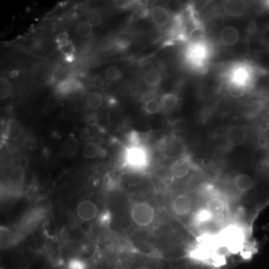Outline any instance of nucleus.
I'll return each instance as SVG.
<instances>
[{
    "label": "nucleus",
    "mask_w": 269,
    "mask_h": 269,
    "mask_svg": "<svg viewBox=\"0 0 269 269\" xmlns=\"http://www.w3.org/2000/svg\"><path fill=\"white\" fill-rule=\"evenodd\" d=\"M164 154L168 159H178L186 156V146L179 138H172L164 148Z\"/></svg>",
    "instance_id": "nucleus-7"
},
{
    "label": "nucleus",
    "mask_w": 269,
    "mask_h": 269,
    "mask_svg": "<svg viewBox=\"0 0 269 269\" xmlns=\"http://www.w3.org/2000/svg\"><path fill=\"white\" fill-rule=\"evenodd\" d=\"M144 81L151 87H156L162 83V76L156 70H150L144 76Z\"/></svg>",
    "instance_id": "nucleus-20"
},
{
    "label": "nucleus",
    "mask_w": 269,
    "mask_h": 269,
    "mask_svg": "<svg viewBox=\"0 0 269 269\" xmlns=\"http://www.w3.org/2000/svg\"><path fill=\"white\" fill-rule=\"evenodd\" d=\"M12 91V86L10 82L6 79H2L0 81V99L5 100L10 96Z\"/></svg>",
    "instance_id": "nucleus-29"
},
{
    "label": "nucleus",
    "mask_w": 269,
    "mask_h": 269,
    "mask_svg": "<svg viewBox=\"0 0 269 269\" xmlns=\"http://www.w3.org/2000/svg\"><path fill=\"white\" fill-rule=\"evenodd\" d=\"M133 37L128 32H123L119 33L116 37L115 43L120 49H127L131 45Z\"/></svg>",
    "instance_id": "nucleus-21"
},
{
    "label": "nucleus",
    "mask_w": 269,
    "mask_h": 269,
    "mask_svg": "<svg viewBox=\"0 0 269 269\" xmlns=\"http://www.w3.org/2000/svg\"><path fill=\"white\" fill-rule=\"evenodd\" d=\"M192 166L191 159L188 156L186 155L177 159L170 167L172 177L177 180L184 178L191 172Z\"/></svg>",
    "instance_id": "nucleus-6"
},
{
    "label": "nucleus",
    "mask_w": 269,
    "mask_h": 269,
    "mask_svg": "<svg viewBox=\"0 0 269 269\" xmlns=\"http://www.w3.org/2000/svg\"><path fill=\"white\" fill-rule=\"evenodd\" d=\"M151 18L159 27H164L170 20V14L167 9L162 6H155L151 11Z\"/></svg>",
    "instance_id": "nucleus-13"
},
{
    "label": "nucleus",
    "mask_w": 269,
    "mask_h": 269,
    "mask_svg": "<svg viewBox=\"0 0 269 269\" xmlns=\"http://www.w3.org/2000/svg\"><path fill=\"white\" fill-rule=\"evenodd\" d=\"M144 109L146 113L154 114L159 113L162 107L160 101H156V99H151L146 101L144 104Z\"/></svg>",
    "instance_id": "nucleus-26"
},
{
    "label": "nucleus",
    "mask_w": 269,
    "mask_h": 269,
    "mask_svg": "<svg viewBox=\"0 0 269 269\" xmlns=\"http://www.w3.org/2000/svg\"><path fill=\"white\" fill-rule=\"evenodd\" d=\"M80 88H81V83L72 79H68V80L61 82L57 87L58 91L62 94L74 92Z\"/></svg>",
    "instance_id": "nucleus-18"
},
{
    "label": "nucleus",
    "mask_w": 269,
    "mask_h": 269,
    "mask_svg": "<svg viewBox=\"0 0 269 269\" xmlns=\"http://www.w3.org/2000/svg\"><path fill=\"white\" fill-rule=\"evenodd\" d=\"M214 214L207 208L198 209L193 216V222L196 225H204L213 219Z\"/></svg>",
    "instance_id": "nucleus-17"
},
{
    "label": "nucleus",
    "mask_w": 269,
    "mask_h": 269,
    "mask_svg": "<svg viewBox=\"0 0 269 269\" xmlns=\"http://www.w3.org/2000/svg\"><path fill=\"white\" fill-rule=\"evenodd\" d=\"M228 91L233 97H241L246 93V87L238 85V84L228 82Z\"/></svg>",
    "instance_id": "nucleus-27"
},
{
    "label": "nucleus",
    "mask_w": 269,
    "mask_h": 269,
    "mask_svg": "<svg viewBox=\"0 0 269 269\" xmlns=\"http://www.w3.org/2000/svg\"><path fill=\"white\" fill-rule=\"evenodd\" d=\"M265 6H266V8H268L269 9V1L265 2Z\"/></svg>",
    "instance_id": "nucleus-36"
},
{
    "label": "nucleus",
    "mask_w": 269,
    "mask_h": 269,
    "mask_svg": "<svg viewBox=\"0 0 269 269\" xmlns=\"http://www.w3.org/2000/svg\"><path fill=\"white\" fill-rule=\"evenodd\" d=\"M77 143L76 140L74 139H68L65 141V144L63 146V154L64 156H70L74 155L76 152H77Z\"/></svg>",
    "instance_id": "nucleus-30"
},
{
    "label": "nucleus",
    "mask_w": 269,
    "mask_h": 269,
    "mask_svg": "<svg viewBox=\"0 0 269 269\" xmlns=\"http://www.w3.org/2000/svg\"><path fill=\"white\" fill-rule=\"evenodd\" d=\"M58 47L59 51L62 53L64 57L70 59L74 57V53H75V46L72 41L69 39L68 35L67 33L60 34L58 36L57 40Z\"/></svg>",
    "instance_id": "nucleus-11"
},
{
    "label": "nucleus",
    "mask_w": 269,
    "mask_h": 269,
    "mask_svg": "<svg viewBox=\"0 0 269 269\" xmlns=\"http://www.w3.org/2000/svg\"><path fill=\"white\" fill-rule=\"evenodd\" d=\"M21 133H22V126L20 122L16 120H11L8 122L5 130V136L7 139L11 141L17 139L20 136Z\"/></svg>",
    "instance_id": "nucleus-16"
},
{
    "label": "nucleus",
    "mask_w": 269,
    "mask_h": 269,
    "mask_svg": "<svg viewBox=\"0 0 269 269\" xmlns=\"http://www.w3.org/2000/svg\"><path fill=\"white\" fill-rule=\"evenodd\" d=\"M160 103L162 109L172 110L178 106L179 98L174 93H165L161 97Z\"/></svg>",
    "instance_id": "nucleus-19"
},
{
    "label": "nucleus",
    "mask_w": 269,
    "mask_h": 269,
    "mask_svg": "<svg viewBox=\"0 0 269 269\" xmlns=\"http://www.w3.org/2000/svg\"><path fill=\"white\" fill-rule=\"evenodd\" d=\"M131 216L135 225L146 228L150 226L155 219V209L148 203H137L132 209Z\"/></svg>",
    "instance_id": "nucleus-3"
},
{
    "label": "nucleus",
    "mask_w": 269,
    "mask_h": 269,
    "mask_svg": "<svg viewBox=\"0 0 269 269\" xmlns=\"http://www.w3.org/2000/svg\"><path fill=\"white\" fill-rule=\"evenodd\" d=\"M111 269H122L121 268H119V267H114V268Z\"/></svg>",
    "instance_id": "nucleus-37"
},
{
    "label": "nucleus",
    "mask_w": 269,
    "mask_h": 269,
    "mask_svg": "<svg viewBox=\"0 0 269 269\" xmlns=\"http://www.w3.org/2000/svg\"><path fill=\"white\" fill-rule=\"evenodd\" d=\"M233 183L236 189L241 193H246L253 188L254 185V180L249 175L240 174L235 177Z\"/></svg>",
    "instance_id": "nucleus-14"
},
{
    "label": "nucleus",
    "mask_w": 269,
    "mask_h": 269,
    "mask_svg": "<svg viewBox=\"0 0 269 269\" xmlns=\"http://www.w3.org/2000/svg\"><path fill=\"white\" fill-rule=\"evenodd\" d=\"M225 12L233 17H238L244 14L247 9L246 4L241 1H228L224 6Z\"/></svg>",
    "instance_id": "nucleus-15"
},
{
    "label": "nucleus",
    "mask_w": 269,
    "mask_h": 269,
    "mask_svg": "<svg viewBox=\"0 0 269 269\" xmlns=\"http://www.w3.org/2000/svg\"><path fill=\"white\" fill-rule=\"evenodd\" d=\"M98 222L101 225H104V226L109 225L111 222L110 212H108V211H104V212H101L98 217Z\"/></svg>",
    "instance_id": "nucleus-34"
},
{
    "label": "nucleus",
    "mask_w": 269,
    "mask_h": 269,
    "mask_svg": "<svg viewBox=\"0 0 269 269\" xmlns=\"http://www.w3.org/2000/svg\"><path fill=\"white\" fill-rule=\"evenodd\" d=\"M87 22L93 27H97L102 23L103 17L101 13L97 11H91L87 17Z\"/></svg>",
    "instance_id": "nucleus-32"
},
{
    "label": "nucleus",
    "mask_w": 269,
    "mask_h": 269,
    "mask_svg": "<svg viewBox=\"0 0 269 269\" xmlns=\"http://www.w3.org/2000/svg\"><path fill=\"white\" fill-rule=\"evenodd\" d=\"M125 161L126 165L133 170H144L149 164L148 150L140 144H130L126 150Z\"/></svg>",
    "instance_id": "nucleus-2"
},
{
    "label": "nucleus",
    "mask_w": 269,
    "mask_h": 269,
    "mask_svg": "<svg viewBox=\"0 0 269 269\" xmlns=\"http://www.w3.org/2000/svg\"><path fill=\"white\" fill-rule=\"evenodd\" d=\"M135 269H151L150 267L146 266V265H140V266L137 267Z\"/></svg>",
    "instance_id": "nucleus-35"
},
{
    "label": "nucleus",
    "mask_w": 269,
    "mask_h": 269,
    "mask_svg": "<svg viewBox=\"0 0 269 269\" xmlns=\"http://www.w3.org/2000/svg\"><path fill=\"white\" fill-rule=\"evenodd\" d=\"M188 62L196 68L204 67L209 55L207 42L199 43H189L186 51Z\"/></svg>",
    "instance_id": "nucleus-4"
},
{
    "label": "nucleus",
    "mask_w": 269,
    "mask_h": 269,
    "mask_svg": "<svg viewBox=\"0 0 269 269\" xmlns=\"http://www.w3.org/2000/svg\"><path fill=\"white\" fill-rule=\"evenodd\" d=\"M239 32L232 26L225 27L221 32V41L226 46H233L239 41Z\"/></svg>",
    "instance_id": "nucleus-12"
},
{
    "label": "nucleus",
    "mask_w": 269,
    "mask_h": 269,
    "mask_svg": "<svg viewBox=\"0 0 269 269\" xmlns=\"http://www.w3.org/2000/svg\"><path fill=\"white\" fill-rule=\"evenodd\" d=\"M52 208V203L51 200L46 197L38 198L35 203V209L41 214L47 213Z\"/></svg>",
    "instance_id": "nucleus-24"
},
{
    "label": "nucleus",
    "mask_w": 269,
    "mask_h": 269,
    "mask_svg": "<svg viewBox=\"0 0 269 269\" xmlns=\"http://www.w3.org/2000/svg\"><path fill=\"white\" fill-rule=\"evenodd\" d=\"M77 212V215L81 220L90 222L97 217L98 209L92 201L85 200L79 204Z\"/></svg>",
    "instance_id": "nucleus-10"
},
{
    "label": "nucleus",
    "mask_w": 269,
    "mask_h": 269,
    "mask_svg": "<svg viewBox=\"0 0 269 269\" xmlns=\"http://www.w3.org/2000/svg\"><path fill=\"white\" fill-rule=\"evenodd\" d=\"M78 35L82 38H89L92 35L93 27L87 21L80 22L77 27Z\"/></svg>",
    "instance_id": "nucleus-28"
},
{
    "label": "nucleus",
    "mask_w": 269,
    "mask_h": 269,
    "mask_svg": "<svg viewBox=\"0 0 269 269\" xmlns=\"http://www.w3.org/2000/svg\"><path fill=\"white\" fill-rule=\"evenodd\" d=\"M219 244L232 252H237L241 249L244 243V232L241 228L235 225L227 227L217 235Z\"/></svg>",
    "instance_id": "nucleus-1"
},
{
    "label": "nucleus",
    "mask_w": 269,
    "mask_h": 269,
    "mask_svg": "<svg viewBox=\"0 0 269 269\" xmlns=\"http://www.w3.org/2000/svg\"><path fill=\"white\" fill-rule=\"evenodd\" d=\"M251 78V72L249 67L243 64L235 66L231 69L229 75L230 83L238 84L247 88Z\"/></svg>",
    "instance_id": "nucleus-5"
},
{
    "label": "nucleus",
    "mask_w": 269,
    "mask_h": 269,
    "mask_svg": "<svg viewBox=\"0 0 269 269\" xmlns=\"http://www.w3.org/2000/svg\"><path fill=\"white\" fill-rule=\"evenodd\" d=\"M172 208L175 213L178 216H186L192 209V201L187 194H179L174 200Z\"/></svg>",
    "instance_id": "nucleus-9"
},
{
    "label": "nucleus",
    "mask_w": 269,
    "mask_h": 269,
    "mask_svg": "<svg viewBox=\"0 0 269 269\" xmlns=\"http://www.w3.org/2000/svg\"><path fill=\"white\" fill-rule=\"evenodd\" d=\"M208 209L214 214V215H218L223 213L225 210V204L222 200L218 198H214L209 201L208 204Z\"/></svg>",
    "instance_id": "nucleus-25"
},
{
    "label": "nucleus",
    "mask_w": 269,
    "mask_h": 269,
    "mask_svg": "<svg viewBox=\"0 0 269 269\" xmlns=\"http://www.w3.org/2000/svg\"><path fill=\"white\" fill-rule=\"evenodd\" d=\"M104 103V98L102 95L98 92H92L90 93L87 99V104L88 107L92 109H97L101 107Z\"/></svg>",
    "instance_id": "nucleus-23"
},
{
    "label": "nucleus",
    "mask_w": 269,
    "mask_h": 269,
    "mask_svg": "<svg viewBox=\"0 0 269 269\" xmlns=\"http://www.w3.org/2000/svg\"><path fill=\"white\" fill-rule=\"evenodd\" d=\"M247 138L246 130L237 126L230 127L225 133L227 143L231 146H241L246 142Z\"/></svg>",
    "instance_id": "nucleus-8"
},
{
    "label": "nucleus",
    "mask_w": 269,
    "mask_h": 269,
    "mask_svg": "<svg viewBox=\"0 0 269 269\" xmlns=\"http://www.w3.org/2000/svg\"><path fill=\"white\" fill-rule=\"evenodd\" d=\"M100 154V148L93 142H88L84 145L83 155L85 159H95Z\"/></svg>",
    "instance_id": "nucleus-22"
},
{
    "label": "nucleus",
    "mask_w": 269,
    "mask_h": 269,
    "mask_svg": "<svg viewBox=\"0 0 269 269\" xmlns=\"http://www.w3.org/2000/svg\"><path fill=\"white\" fill-rule=\"evenodd\" d=\"M122 74L118 67L116 66H110L106 71V77L109 81H117L121 78Z\"/></svg>",
    "instance_id": "nucleus-31"
},
{
    "label": "nucleus",
    "mask_w": 269,
    "mask_h": 269,
    "mask_svg": "<svg viewBox=\"0 0 269 269\" xmlns=\"http://www.w3.org/2000/svg\"><path fill=\"white\" fill-rule=\"evenodd\" d=\"M67 269H87V264L80 259H70L67 263Z\"/></svg>",
    "instance_id": "nucleus-33"
}]
</instances>
